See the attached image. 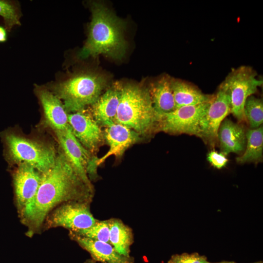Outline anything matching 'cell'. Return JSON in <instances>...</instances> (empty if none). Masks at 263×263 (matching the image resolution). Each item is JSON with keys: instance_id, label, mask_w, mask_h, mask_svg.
Listing matches in <instances>:
<instances>
[{"instance_id": "obj_1", "label": "cell", "mask_w": 263, "mask_h": 263, "mask_svg": "<svg viewBox=\"0 0 263 263\" xmlns=\"http://www.w3.org/2000/svg\"><path fill=\"white\" fill-rule=\"evenodd\" d=\"M93 186L86 183L59 148L54 166L42 173L35 196L19 213L21 222L32 236L39 231L48 214L57 206L69 201L89 202Z\"/></svg>"}, {"instance_id": "obj_19", "label": "cell", "mask_w": 263, "mask_h": 263, "mask_svg": "<svg viewBox=\"0 0 263 263\" xmlns=\"http://www.w3.org/2000/svg\"><path fill=\"white\" fill-rule=\"evenodd\" d=\"M171 88L176 108L209 102L213 94H206L198 87L187 81L171 79Z\"/></svg>"}, {"instance_id": "obj_30", "label": "cell", "mask_w": 263, "mask_h": 263, "mask_svg": "<svg viewBox=\"0 0 263 263\" xmlns=\"http://www.w3.org/2000/svg\"></svg>"}, {"instance_id": "obj_17", "label": "cell", "mask_w": 263, "mask_h": 263, "mask_svg": "<svg viewBox=\"0 0 263 263\" xmlns=\"http://www.w3.org/2000/svg\"><path fill=\"white\" fill-rule=\"evenodd\" d=\"M71 237L87 251L95 261L105 263H132L130 257L119 254L110 244L70 232Z\"/></svg>"}, {"instance_id": "obj_20", "label": "cell", "mask_w": 263, "mask_h": 263, "mask_svg": "<svg viewBox=\"0 0 263 263\" xmlns=\"http://www.w3.org/2000/svg\"><path fill=\"white\" fill-rule=\"evenodd\" d=\"M263 155V128L261 126L246 131V144L244 151L236 157L238 164L262 162Z\"/></svg>"}, {"instance_id": "obj_16", "label": "cell", "mask_w": 263, "mask_h": 263, "mask_svg": "<svg viewBox=\"0 0 263 263\" xmlns=\"http://www.w3.org/2000/svg\"><path fill=\"white\" fill-rule=\"evenodd\" d=\"M218 145L220 152L226 156L230 153L241 155L246 144V131L243 125L225 118L218 132Z\"/></svg>"}, {"instance_id": "obj_14", "label": "cell", "mask_w": 263, "mask_h": 263, "mask_svg": "<svg viewBox=\"0 0 263 263\" xmlns=\"http://www.w3.org/2000/svg\"><path fill=\"white\" fill-rule=\"evenodd\" d=\"M35 93L41 104L45 123L53 132L60 131L68 126V113L62 102L48 88L37 86Z\"/></svg>"}, {"instance_id": "obj_12", "label": "cell", "mask_w": 263, "mask_h": 263, "mask_svg": "<svg viewBox=\"0 0 263 263\" xmlns=\"http://www.w3.org/2000/svg\"><path fill=\"white\" fill-rule=\"evenodd\" d=\"M42 173L25 163L17 165L13 172V180L19 213L35 196L39 187Z\"/></svg>"}, {"instance_id": "obj_13", "label": "cell", "mask_w": 263, "mask_h": 263, "mask_svg": "<svg viewBox=\"0 0 263 263\" xmlns=\"http://www.w3.org/2000/svg\"><path fill=\"white\" fill-rule=\"evenodd\" d=\"M104 132L105 141L109 150L102 157L98 158L99 166L110 156L120 159L131 146L143 139L137 133L121 124L113 123L105 127Z\"/></svg>"}, {"instance_id": "obj_23", "label": "cell", "mask_w": 263, "mask_h": 263, "mask_svg": "<svg viewBox=\"0 0 263 263\" xmlns=\"http://www.w3.org/2000/svg\"><path fill=\"white\" fill-rule=\"evenodd\" d=\"M110 220L97 221L93 225L87 229L72 232L82 236L110 244Z\"/></svg>"}, {"instance_id": "obj_9", "label": "cell", "mask_w": 263, "mask_h": 263, "mask_svg": "<svg viewBox=\"0 0 263 263\" xmlns=\"http://www.w3.org/2000/svg\"><path fill=\"white\" fill-rule=\"evenodd\" d=\"M47 228L63 227L70 231L87 229L96 222L91 212L89 202L69 201L56 207L46 219Z\"/></svg>"}, {"instance_id": "obj_5", "label": "cell", "mask_w": 263, "mask_h": 263, "mask_svg": "<svg viewBox=\"0 0 263 263\" xmlns=\"http://www.w3.org/2000/svg\"><path fill=\"white\" fill-rule=\"evenodd\" d=\"M104 76L93 72L76 74L69 79L51 84L50 91L60 100L69 113H75L92 105L106 87Z\"/></svg>"}, {"instance_id": "obj_6", "label": "cell", "mask_w": 263, "mask_h": 263, "mask_svg": "<svg viewBox=\"0 0 263 263\" xmlns=\"http://www.w3.org/2000/svg\"><path fill=\"white\" fill-rule=\"evenodd\" d=\"M256 75L252 68L241 66L232 69L222 83L230 94L231 113L240 122L245 121L244 109L246 99L263 84V80Z\"/></svg>"}, {"instance_id": "obj_7", "label": "cell", "mask_w": 263, "mask_h": 263, "mask_svg": "<svg viewBox=\"0 0 263 263\" xmlns=\"http://www.w3.org/2000/svg\"><path fill=\"white\" fill-rule=\"evenodd\" d=\"M231 113L230 97L222 83L200 119L196 135L211 149L218 145V132L223 121Z\"/></svg>"}, {"instance_id": "obj_15", "label": "cell", "mask_w": 263, "mask_h": 263, "mask_svg": "<svg viewBox=\"0 0 263 263\" xmlns=\"http://www.w3.org/2000/svg\"><path fill=\"white\" fill-rule=\"evenodd\" d=\"M121 86L120 83L113 84L89 109L94 119L101 127H106L114 123Z\"/></svg>"}, {"instance_id": "obj_29", "label": "cell", "mask_w": 263, "mask_h": 263, "mask_svg": "<svg viewBox=\"0 0 263 263\" xmlns=\"http://www.w3.org/2000/svg\"></svg>"}, {"instance_id": "obj_27", "label": "cell", "mask_w": 263, "mask_h": 263, "mask_svg": "<svg viewBox=\"0 0 263 263\" xmlns=\"http://www.w3.org/2000/svg\"><path fill=\"white\" fill-rule=\"evenodd\" d=\"M5 28L0 26V42H4L7 39V33Z\"/></svg>"}, {"instance_id": "obj_4", "label": "cell", "mask_w": 263, "mask_h": 263, "mask_svg": "<svg viewBox=\"0 0 263 263\" xmlns=\"http://www.w3.org/2000/svg\"><path fill=\"white\" fill-rule=\"evenodd\" d=\"M0 136L4 156L10 165L25 163L41 173L54 166L58 151L52 143L23 134L14 129L3 131Z\"/></svg>"}, {"instance_id": "obj_11", "label": "cell", "mask_w": 263, "mask_h": 263, "mask_svg": "<svg viewBox=\"0 0 263 263\" xmlns=\"http://www.w3.org/2000/svg\"><path fill=\"white\" fill-rule=\"evenodd\" d=\"M68 124L80 144L94 155L105 142L104 132L89 109L69 113Z\"/></svg>"}, {"instance_id": "obj_28", "label": "cell", "mask_w": 263, "mask_h": 263, "mask_svg": "<svg viewBox=\"0 0 263 263\" xmlns=\"http://www.w3.org/2000/svg\"><path fill=\"white\" fill-rule=\"evenodd\" d=\"M85 263H95L93 262V261L89 260V261H87Z\"/></svg>"}, {"instance_id": "obj_10", "label": "cell", "mask_w": 263, "mask_h": 263, "mask_svg": "<svg viewBox=\"0 0 263 263\" xmlns=\"http://www.w3.org/2000/svg\"><path fill=\"white\" fill-rule=\"evenodd\" d=\"M210 102L180 107L171 112L160 115L158 132L195 136L199 120L206 113Z\"/></svg>"}, {"instance_id": "obj_2", "label": "cell", "mask_w": 263, "mask_h": 263, "mask_svg": "<svg viewBox=\"0 0 263 263\" xmlns=\"http://www.w3.org/2000/svg\"><path fill=\"white\" fill-rule=\"evenodd\" d=\"M91 11L92 18L89 35L81 56H95L103 54L115 59L121 58L127 47L123 23L100 3H92Z\"/></svg>"}, {"instance_id": "obj_8", "label": "cell", "mask_w": 263, "mask_h": 263, "mask_svg": "<svg viewBox=\"0 0 263 263\" xmlns=\"http://www.w3.org/2000/svg\"><path fill=\"white\" fill-rule=\"evenodd\" d=\"M59 149L76 172L88 184L89 178H95L98 158L87 150L73 133L69 126L64 130L54 132Z\"/></svg>"}, {"instance_id": "obj_25", "label": "cell", "mask_w": 263, "mask_h": 263, "mask_svg": "<svg viewBox=\"0 0 263 263\" xmlns=\"http://www.w3.org/2000/svg\"><path fill=\"white\" fill-rule=\"evenodd\" d=\"M168 263H212L207 260L205 256L197 253L188 254L184 253L181 254L173 255Z\"/></svg>"}, {"instance_id": "obj_21", "label": "cell", "mask_w": 263, "mask_h": 263, "mask_svg": "<svg viewBox=\"0 0 263 263\" xmlns=\"http://www.w3.org/2000/svg\"><path fill=\"white\" fill-rule=\"evenodd\" d=\"M132 239L130 228L119 220H110V243L119 254L130 257V247Z\"/></svg>"}, {"instance_id": "obj_22", "label": "cell", "mask_w": 263, "mask_h": 263, "mask_svg": "<svg viewBox=\"0 0 263 263\" xmlns=\"http://www.w3.org/2000/svg\"><path fill=\"white\" fill-rule=\"evenodd\" d=\"M244 112L249 129H255L261 126L263 122V102L262 99L253 95L248 97L245 102Z\"/></svg>"}, {"instance_id": "obj_26", "label": "cell", "mask_w": 263, "mask_h": 263, "mask_svg": "<svg viewBox=\"0 0 263 263\" xmlns=\"http://www.w3.org/2000/svg\"><path fill=\"white\" fill-rule=\"evenodd\" d=\"M207 159L212 167L217 169H221L225 167L228 162L226 155L214 149L207 153Z\"/></svg>"}, {"instance_id": "obj_18", "label": "cell", "mask_w": 263, "mask_h": 263, "mask_svg": "<svg viewBox=\"0 0 263 263\" xmlns=\"http://www.w3.org/2000/svg\"><path fill=\"white\" fill-rule=\"evenodd\" d=\"M169 76L163 75L148 87L154 109L160 116L176 109Z\"/></svg>"}, {"instance_id": "obj_3", "label": "cell", "mask_w": 263, "mask_h": 263, "mask_svg": "<svg viewBox=\"0 0 263 263\" xmlns=\"http://www.w3.org/2000/svg\"><path fill=\"white\" fill-rule=\"evenodd\" d=\"M160 117L153 108L148 87L122 84L115 123L131 129L142 138H147L158 132Z\"/></svg>"}, {"instance_id": "obj_24", "label": "cell", "mask_w": 263, "mask_h": 263, "mask_svg": "<svg viewBox=\"0 0 263 263\" xmlns=\"http://www.w3.org/2000/svg\"><path fill=\"white\" fill-rule=\"evenodd\" d=\"M0 16L3 18L5 29L8 31L14 26L20 24L18 8L12 2L0 0Z\"/></svg>"}]
</instances>
